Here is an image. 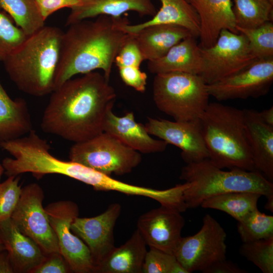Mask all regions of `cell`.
I'll return each instance as SVG.
<instances>
[{"instance_id": "8d00e7d4", "label": "cell", "mask_w": 273, "mask_h": 273, "mask_svg": "<svg viewBox=\"0 0 273 273\" xmlns=\"http://www.w3.org/2000/svg\"><path fill=\"white\" fill-rule=\"evenodd\" d=\"M70 267L60 253H53L46 256L42 262L31 273H67Z\"/></svg>"}, {"instance_id": "ffe728a7", "label": "cell", "mask_w": 273, "mask_h": 273, "mask_svg": "<svg viewBox=\"0 0 273 273\" xmlns=\"http://www.w3.org/2000/svg\"><path fill=\"white\" fill-rule=\"evenodd\" d=\"M70 9L67 26L100 15L118 17L134 11L141 17L153 16L157 12L151 0H79L78 4Z\"/></svg>"}, {"instance_id": "2e32d148", "label": "cell", "mask_w": 273, "mask_h": 273, "mask_svg": "<svg viewBox=\"0 0 273 273\" xmlns=\"http://www.w3.org/2000/svg\"><path fill=\"white\" fill-rule=\"evenodd\" d=\"M103 131L114 136L127 147L140 153L162 152L168 145L162 140L152 138L145 125L135 121L132 112L118 116L113 113V107H110L106 113Z\"/></svg>"}, {"instance_id": "ee69618b", "label": "cell", "mask_w": 273, "mask_h": 273, "mask_svg": "<svg viewBox=\"0 0 273 273\" xmlns=\"http://www.w3.org/2000/svg\"><path fill=\"white\" fill-rule=\"evenodd\" d=\"M271 4L273 5V0H267Z\"/></svg>"}, {"instance_id": "7bdbcfd3", "label": "cell", "mask_w": 273, "mask_h": 273, "mask_svg": "<svg viewBox=\"0 0 273 273\" xmlns=\"http://www.w3.org/2000/svg\"><path fill=\"white\" fill-rule=\"evenodd\" d=\"M4 172V168L3 165L0 164V180H1V176L3 174Z\"/></svg>"}, {"instance_id": "9c48e42d", "label": "cell", "mask_w": 273, "mask_h": 273, "mask_svg": "<svg viewBox=\"0 0 273 273\" xmlns=\"http://www.w3.org/2000/svg\"><path fill=\"white\" fill-rule=\"evenodd\" d=\"M202 68L200 75L207 84L235 74L258 60L246 37L241 33L222 30L211 47L201 48Z\"/></svg>"}, {"instance_id": "603a6c76", "label": "cell", "mask_w": 273, "mask_h": 273, "mask_svg": "<svg viewBox=\"0 0 273 273\" xmlns=\"http://www.w3.org/2000/svg\"><path fill=\"white\" fill-rule=\"evenodd\" d=\"M161 6L150 20L136 24H125L123 28L129 34H134L141 29L155 24H173L188 29L197 37L200 33L198 15L187 0H159Z\"/></svg>"}, {"instance_id": "d4e9b609", "label": "cell", "mask_w": 273, "mask_h": 273, "mask_svg": "<svg viewBox=\"0 0 273 273\" xmlns=\"http://www.w3.org/2000/svg\"><path fill=\"white\" fill-rule=\"evenodd\" d=\"M32 129L26 101L11 99L0 82V143L23 136Z\"/></svg>"}, {"instance_id": "f546056e", "label": "cell", "mask_w": 273, "mask_h": 273, "mask_svg": "<svg viewBox=\"0 0 273 273\" xmlns=\"http://www.w3.org/2000/svg\"><path fill=\"white\" fill-rule=\"evenodd\" d=\"M247 39L251 52L257 59L273 57V23L267 21L254 28L236 27Z\"/></svg>"}, {"instance_id": "30bf717a", "label": "cell", "mask_w": 273, "mask_h": 273, "mask_svg": "<svg viewBox=\"0 0 273 273\" xmlns=\"http://www.w3.org/2000/svg\"><path fill=\"white\" fill-rule=\"evenodd\" d=\"M41 188L32 183L22 188L21 195L11 219L23 234L32 239L46 255L60 253L56 234L45 208Z\"/></svg>"}, {"instance_id": "44dd1931", "label": "cell", "mask_w": 273, "mask_h": 273, "mask_svg": "<svg viewBox=\"0 0 273 273\" xmlns=\"http://www.w3.org/2000/svg\"><path fill=\"white\" fill-rule=\"evenodd\" d=\"M149 71L155 74L185 72L199 74L202 68L201 47L190 36L173 46L163 57L148 61Z\"/></svg>"}, {"instance_id": "6da1fadb", "label": "cell", "mask_w": 273, "mask_h": 273, "mask_svg": "<svg viewBox=\"0 0 273 273\" xmlns=\"http://www.w3.org/2000/svg\"><path fill=\"white\" fill-rule=\"evenodd\" d=\"M116 97L109 80L99 72L71 78L51 93L41 128L74 143L88 140L103 132L106 113Z\"/></svg>"}, {"instance_id": "3957f363", "label": "cell", "mask_w": 273, "mask_h": 273, "mask_svg": "<svg viewBox=\"0 0 273 273\" xmlns=\"http://www.w3.org/2000/svg\"><path fill=\"white\" fill-rule=\"evenodd\" d=\"M63 33L57 27L44 26L3 61L6 72L19 90L34 97L54 90Z\"/></svg>"}, {"instance_id": "1f68e13d", "label": "cell", "mask_w": 273, "mask_h": 273, "mask_svg": "<svg viewBox=\"0 0 273 273\" xmlns=\"http://www.w3.org/2000/svg\"><path fill=\"white\" fill-rule=\"evenodd\" d=\"M5 12L0 10V61H3L26 39L27 36Z\"/></svg>"}, {"instance_id": "d590c367", "label": "cell", "mask_w": 273, "mask_h": 273, "mask_svg": "<svg viewBox=\"0 0 273 273\" xmlns=\"http://www.w3.org/2000/svg\"><path fill=\"white\" fill-rule=\"evenodd\" d=\"M120 76L127 85L135 90L144 93L147 85V74L142 71L140 67L126 66L118 68Z\"/></svg>"}, {"instance_id": "cb8c5ba5", "label": "cell", "mask_w": 273, "mask_h": 273, "mask_svg": "<svg viewBox=\"0 0 273 273\" xmlns=\"http://www.w3.org/2000/svg\"><path fill=\"white\" fill-rule=\"evenodd\" d=\"M147 244L136 229L123 245L115 247L96 267L99 273H142Z\"/></svg>"}, {"instance_id": "5bb4252c", "label": "cell", "mask_w": 273, "mask_h": 273, "mask_svg": "<svg viewBox=\"0 0 273 273\" xmlns=\"http://www.w3.org/2000/svg\"><path fill=\"white\" fill-rule=\"evenodd\" d=\"M121 211L120 204L114 203L97 216H77L71 224L72 232L88 248L96 268L115 247L114 229Z\"/></svg>"}, {"instance_id": "277c9868", "label": "cell", "mask_w": 273, "mask_h": 273, "mask_svg": "<svg viewBox=\"0 0 273 273\" xmlns=\"http://www.w3.org/2000/svg\"><path fill=\"white\" fill-rule=\"evenodd\" d=\"M211 162L217 167L254 171L243 110L209 103L199 119Z\"/></svg>"}, {"instance_id": "e0dca14e", "label": "cell", "mask_w": 273, "mask_h": 273, "mask_svg": "<svg viewBox=\"0 0 273 273\" xmlns=\"http://www.w3.org/2000/svg\"><path fill=\"white\" fill-rule=\"evenodd\" d=\"M196 10L200 21L201 48H208L216 41L224 29L239 33L231 0H188Z\"/></svg>"}, {"instance_id": "f6af8a7d", "label": "cell", "mask_w": 273, "mask_h": 273, "mask_svg": "<svg viewBox=\"0 0 273 273\" xmlns=\"http://www.w3.org/2000/svg\"><path fill=\"white\" fill-rule=\"evenodd\" d=\"M188 1V0H187Z\"/></svg>"}, {"instance_id": "9a60e30c", "label": "cell", "mask_w": 273, "mask_h": 273, "mask_svg": "<svg viewBox=\"0 0 273 273\" xmlns=\"http://www.w3.org/2000/svg\"><path fill=\"white\" fill-rule=\"evenodd\" d=\"M181 213L161 205L141 215L136 229L149 247L173 254L185 223Z\"/></svg>"}, {"instance_id": "83f0119b", "label": "cell", "mask_w": 273, "mask_h": 273, "mask_svg": "<svg viewBox=\"0 0 273 273\" xmlns=\"http://www.w3.org/2000/svg\"><path fill=\"white\" fill-rule=\"evenodd\" d=\"M233 1V10L237 27L254 28L266 22L272 21L273 5L267 0Z\"/></svg>"}, {"instance_id": "e575fe53", "label": "cell", "mask_w": 273, "mask_h": 273, "mask_svg": "<svg viewBox=\"0 0 273 273\" xmlns=\"http://www.w3.org/2000/svg\"><path fill=\"white\" fill-rule=\"evenodd\" d=\"M144 60L134 36L129 34L128 37L117 54L114 63L118 68L126 66L140 67Z\"/></svg>"}, {"instance_id": "4dcf8cb0", "label": "cell", "mask_w": 273, "mask_h": 273, "mask_svg": "<svg viewBox=\"0 0 273 273\" xmlns=\"http://www.w3.org/2000/svg\"><path fill=\"white\" fill-rule=\"evenodd\" d=\"M240 254L257 266L263 273L273 272V237L243 243Z\"/></svg>"}, {"instance_id": "d6a6232c", "label": "cell", "mask_w": 273, "mask_h": 273, "mask_svg": "<svg viewBox=\"0 0 273 273\" xmlns=\"http://www.w3.org/2000/svg\"><path fill=\"white\" fill-rule=\"evenodd\" d=\"M144 273H187L174 254L150 247L143 265Z\"/></svg>"}, {"instance_id": "7c38bea8", "label": "cell", "mask_w": 273, "mask_h": 273, "mask_svg": "<svg viewBox=\"0 0 273 273\" xmlns=\"http://www.w3.org/2000/svg\"><path fill=\"white\" fill-rule=\"evenodd\" d=\"M273 81V57L258 59L240 71L207 84L209 96L219 101L265 95Z\"/></svg>"}, {"instance_id": "4fadbf2b", "label": "cell", "mask_w": 273, "mask_h": 273, "mask_svg": "<svg viewBox=\"0 0 273 273\" xmlns=\"http://www.w3.org/2000/svg\"><path fill=\"white\" fill-rule=\"evenodd\" d=\"M145 126L150 135L180 149L186 163L209 158L199 119L172 121L148 117Z\"/></svg>"}, {"instance_id": "8fae6325", "label": "cell", "mask_w": 273, "mask_h": 273, "mask_svg": "<svg viewBox=\"0 0 273 273\" xmlns=\"http://www.w3.org/2000/svg\"><path fill=\"white\" fill-rule=\"evenodd\" d=\"M44 208L57 237L60 253L71 271L95 272L96 265L88 248L71 230L72 222L79 214L77 204L70 201H60L50 203Z\"/></svg>"}, {"instance_id": "836d02e7", "label": "cell", "mask_w": 273, "mask_h": 273, "mask_svg": "<svg viewBox=\"0 0 273 273\" xmlns=\"http://www.w3.org/2000/svg\"><path fill=\"white\" fill-rule=\"evenodd\" d=\"M19 179L10 176L0 183V221L10 218L17 205L22 191Z\"/></svg>"}, {"instance_id": "d6986e66", "label": "cell", "mask_w": 273, "mask_h": 273, "mask_svg": "<svg viewBox=\"0 0 273 273\" xmlns=\"http://www.w3.org/2000/svg\"><path fill=\"white\" fill-rule=\"evenodd\" d=\"M0 239L15 272L31 273L46 257L39 246L20 232L11 218L0 221Z\"/></svg>"}, {"instance_id": "ac0fdd59", "label": "cell", "mask_w": 273, "mask_h": 273, "mask_svg": "<svg viewBox=\"0 0 273 273\" xmlns=\"http://www.w3.org/2000/svg\"><path fill=\"white\" fill-rule=\"evenodd\" d=\"M244 127L254 169L273 180V126L265 123L259 112L243 110Z\"/></svg>"}, {"instance_id": "f35d334b", "label": "cell", "mask_w": 273, "mask_h": 273, "mask_svg": "<svg viewBox=\"0 0 273 273\" xmlns=\"http://www.w3.org/2000/svg\"><path fill=\"white\" fill-rule=\"evenodd\" d=\"M237 264L226 258L219 260L208 267L203 273H246Z\"/></svg>"}, {"instance_id": "8992f818", "label": "cell", "mask_w": 273, "mask_h": 273, "mask_svg": "<svg viewBox=\"0 0 273 273\" xmlns=\"http://www.w3.org/2000/svg\"><path fill=\"white\" fill-rule=\"evenodd\" d=\"M152 93L158 109L180 121L198 120L210 96L200 75L179 72L156 74Z\"/></svg>"}, {"instance_id": "7a4b0ae2", "label": "cell", "mask_w": 273, "mask_h": 273, "mask_svg": "<svg viewBox=\"0 0 273 273\" xmlns=\"http://www.w3.org/2000/svg\"><path fill=\"white\" fill-rule=\"evenodd\" d=\"M128 22L126 18L100 15L69 25L62 36L54 90L75 75L97 69L109 80L115 57L129 36L123 28Z\"/></svg>"}, {"instance_id": "b9f144b4", "label": "cell", "mask_w": 273, "mask_h": 273, "mask_svg": "<svg viewBox=\"0 0 273 273\" xmlns=\"http://www.w3.org/2000/svg\"><path fill=\"white\" fill-rule=\"evenodd\" d=\"M5 247L0 239V252L5 250Z\"/></svg>"}, {"instance_id": "4316f807", "label": "cell", "mask_w": 273, "mask_h": 273, "mask_svg": "<svg viewBox=\"0 0 273 273\" xmlns=\"http://www.w3.org/2000/svg\"><path fill=\"white\" fill-rule=\"evenodd\" d=\"M0 10L8 14L27 36L44 26L36 0H0Z\"/></svg>"}, {"instance_id": "f1b7e54d", "label": "cell", "mask_w": 273, "mask_h": 273, "mask_svg": "<svg viewBox=\"0 0 273 273\" xmlns=\"http://www.w3.org/2000/svg\"><path fill=\"white\" fill-rule=\"evenodd\" d=\"M237 231L243 243L273 237V216L256 208L238 221Z\"/></svg>"}, {"instance_id": "5b68a950", "label": "cell", "mask_w": 273, "mask_h": 273, "mask_svg": "<svg viewBox=\"0 0 273 273\" xmlns=\"http://www.w3.org/2000/svg\"><path fill=\"white\" fill-rule=\"evenodd\" d=\"M180 179L190 185L184 192L188 208L200 206L212 197L234 192L256 193L273 199V183L258 171L239 169L224 170L206 158L187 163L181 170Z\"/></svg>"}, {"instance_id": "74e56055", "label": "cell", "mask_w": 273, "mask_h": 273, "mask_svg": "<svg viewBox=\"0 0 273 273\" xmlns=\"http://www.w3.org/2000/svg\"><path fill=\"white\" fill-rule=\"evenodd\" d=\"M39 13L45 21L53 13L64 8L70 9L77 5L79 0H36Z\"/></svg>"}, {"instance_id": "7402d4cb", "label": "cell", "mask_w": 273, "mask_h": 273, "mask_svg": "<svg viewBox=\"0 0 273 273\" xmlns=\"http://www.w3.org/2000/svg\"><path fill=\"white\" fill-rule=\"evenodd\" d=\"M131 34L144 60L148 61L161 58L175 44L193 36L186 28L173 24L152 25Z\"/></svg>"}, {"instance_id": "60d3db41", "label": "cell", "mask_w": 273, "mask_h": 273, "mask_svg": "<svg viewBox=\"0 0 273 273\" xmlns=\"http://www.w3.org/2000/svg\"><path fill=\"white\" fill-rule=\"evenodd\" d=\"M259 115L262 120L267 124L273 126V107L271 106L268 109L259 112Z\"/></svg>"}, {"instance_id": "52a82bcc", "label": "cell", "mask_w": 273, "mask_h": 273, "mask_svg": "<svg viewBox=\"0 0 273 273\" xmlns=\"http://www.w3.org/2000/svg\"><path fill=\"white\" fill-rule=\"evenodd\" d=\"M69 157L70 161L109 175L129 173L142 159L140 152L104 131L85 141L74 143Z\"/></svg>"}, {"instance_id": "ab89813d", "label": "cell", "mask_w": 273, "mask_h": 273, "mask_svg": "<svg viewBox=\"0 0 273 273\" xmlns=\"http://www.w3.org/2000/svg\"><path fill=\"white\" fill-rule=\"evenodd\" d=\"M15 272L7 251L0 252V273Z\"/></svg>"}, {"instance_id": "ba28073f", "label": "cell", "mask_w": 273, "mask_h": 273, "mask_svg": "<svg viewBox=\"0 0 273 273\" xmlns=\"http://www.w3.org/2000/svg\"><path fill=\"white\" fill-rule=\"evenodd\" d=\"M226 239L223 228L206 214L200 230L193 235L181 237L173 254L187 273L203 272L213 263L226 258Z\"/></svg>"}, {"instance_id": "484cf974", "label": "cell", "mask_w": 273, "mask_h": 273, "mask_svg": "<svg viewBox=\"0 0 273 273\" xmlns=\"http://www.w3.org/2000/svg\"><path fill=\"white\" fill-rule=\"evenodd\" d=\"M261 195L248 192H234L215 196L204 200L200 206L225 212L237 221L257 208Z\"/></svg>"}]
</instances>
